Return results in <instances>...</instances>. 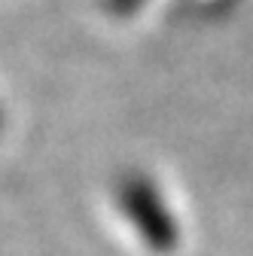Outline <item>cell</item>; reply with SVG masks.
Segmentation results:
<instances>
[{"label":"cell","instance_id":"cell-1","mask_svg":"<svg viewBox=\"0 0 253 256\" xmlns=\"http://www.w3.org/2000/svg\"><path fill=\"white\" fill-rule=\"evenodd\" d=\"M122 204L128 208L132 220L138 222V229L146 235V241H152L156 247L171 244V220L159 202V196L152 192V186L134 180L122 189Z\"/></svg>","mask_w":253,"mask_h":256}]
</instances>
